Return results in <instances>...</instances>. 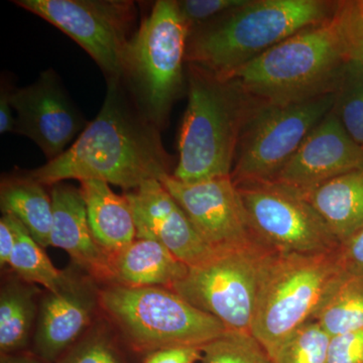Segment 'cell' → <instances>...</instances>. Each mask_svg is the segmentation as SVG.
Wrapping results in <instances>:
<instances>
[{
  "instance_id": "obj_1",
  "label": "cell",
  "mask_w": 363,
  "mask_h": 363,
  "mask_svg": "<svg viewBox=\"0 0 363 363\" xmlns=\"http://www.w3.org/2000/svg\"><path fill=\"white\" fill-rule=\"evenodd\" d=\"M159 128L135 104L123 80L108 81L104 104L64 154L26 175L44 186L100 180L126 192L169 175L171 156Z\"/></svg>"
},
{
  "instance_id": "obj_2",
  "label": "cell",
  "mask_w": 363,
  "mask_h": 363,
  "mask_svg": "<svg viewBox=\"0 0 363 363\" xmlns=\"http://www.w3.org/2000/svg\"><path fill=\"white\" fill-rule=\"evenodd\" d=\"M337 1L248 0L189 35L186 64L229 79L267 50L324 23Z\"/></svg>"
},
{
  "instance_id": "obj_3",
  "label": "cell",
  "mask_w": 363,
  "mask_h": 363,
  "mask_svg": "<svg viewBox=\"0 0 363 363\" xmlns=\"http://www.w3.org/2000/svg\"><path fill=\"white\" fill-rule=\"evenodd\" d=\"M348 61L347 44L333 14L267 50L229 80L250 101L296 104L335 92Z\"/></svg>"
},
{
  "instance_id": "obj_4",
  "label": "cell",
  "mask_w": 363,
  "mask_h": 363,
  "mask_svg": "<svg viewBox=\"0 0 363 363\" xmlns=\"http://www.w3.org/2000/svg\"><path fill=\"white\" fill-rule=\"evenodd\" d=\"M186 65L188 104L172 175L184 183L230 176L247 98L229 79Z\"/></svg>"
},
{
  "instance_id": "obj_5",
  "label": "cell",
  "mask_w": 363,
  "mask_h": 363,
  "mask_svg": "<svg viewBox=\"0 0 363 363\" xmlns=\"http://www.w3.org/2000/svg\"><path fill=\"white\" fill-rule=\"evenodd\" d=\"M190 28L174 0H159L124 52L123 80L145 116L160 130L187 88L184 72Z\"/></svg>"
},
{
  "instance_id": "obj_6",
  "label": "cell",
  "mask_w": 363,
  "mask_h": 363,
  "mask_svg": "<svg viewBox=\"0 0 363 363\" xmlns=\"http://www.w3.org/2000/svg\"><path fill=\"white\" fill-rule=\"evenodd\" d=\"M347 274L335 252L278 253L260 286L252 334L271 358L318 312Z\"/></svg>"
},
{
  "instance_id": "obj_7",
  "label": "cell",
  "mask_w": 363,
  "mask_h": 363,
  "mask_svg": "<svg viewBox=\"0 0 363 363\" xmlns=\"http://www.w3.org/2000/svg\"><path fill=\"white\" fill-rule=\"evenodd\" d=\"M100 306L138 352L169 347H202L225 333L216 318L167 288L111 284L100 291Z\"/></svg>"
},
{
  "instance_id": "obj_8",
  "label": "cell",
  "mask_w": 363,
  "mask_h": 363,
  "mask_svg": "<svg viewBox=\"0 0 363 363\" xmlns=\"http://www.w3.org/2000/svg\"><path fill=\"white\" fill-rule=\"evenodd\" d=\"M279 252L257 238L243 245L214 250L189 267L172 291L216 318L227 330L252 333L260 286Z\"/></svg>"
},
{
  "instance_id": "obj_9",
  "label": "cell",
  "mask_w": 363,
  "mask_h": 363,
  "mask_svg": "<svg viewBox=\"0 0 363 363\" xmlns=\"http://www.w3.org/2000/svg\"><path fill=\"white\" fill-rule=\"evenodd\" d=\"M247 100L230 174L234 185L271 182L332 111L336 91L290 104Z\"/></svg>"
},
{
  "instance_id": "obj_10",
  "label": "cell",
  "mask_w": 363,
  "mask_h": 363,
  "mask_svg": "<svg viewBox=\"0 0 363 363\" xmlns=\"http://www.w3.org/2000/svg\"><path fill=\"white\" fill-rule=\"evenodd\" d=\"M66 33L96 62L108 81L123 79L124 52L135 35L131 0H14Z\"/></svg>"
},
{
  "instance_id": "obj_11",
  "label": "cell",
  "mask_w": 363,
  "mask_h": 363,
  "mask_svg": "<svg viewBox=\"0 0 363 363\" xmlns=\"http://www.w3.org/2000/svg\"><path fill=\"white\" fill-rule=\"evenodd\" d=\"M257 240L279 253L335 252L340 242L303 196L272 183L235 185Z\"/></svg>"
},
{
  "instance_id": "obj_12",
  "label": "cell",
  "mask_w": 363,
  "mask_h": 363,
  "mask_svg": "<svg viewBox=\"0 0 363 363\" xmlns=\"http://www.w3.org/2000/svg\"><path fill=\"white\" fill-rule=\"evenodd\" d=\"M11 99L16 114L14 133L32 140L48 162L64 154L89 123L52 69L42 72L33 84L13 90Z\"/></svg>"
},
{
  "instance_id": "obj_13",
  "label": "cell",
  "mask_w": 363,
  "mask_h": 363,
  "mask_svg": "<svg viewBox=\"0 0 363 363\" xmlns=\"http://www.w3.org/2000/svg\"><path fill=\"white\" fill-rule=\"evenodd\" d=\"M212 250L243 245L255 238L230 176L184 183L172 174L160 180Z\"/></svg>"
},
{
  "instance_id": "obj_14",
  "label": "cell",
  "mask_w": 363,
  "mask_h": 363,
  "mask_svg": "<svg viewBox=\"0 0 363 363\" xmlns=\"http://www.w3.org/2000/svg\"><path fill=\"white\" fill-rule=\"evenodd\" d=\"M363 169V147L344 130L333 108L269 183L301 196L344 174Z\"/></svg>"
},
{
  "instance_id": "obj_15",
  "label": "cell",
  "mask_w": 363,
  "mask_h": 363,
  "mask_svg": "<svg viewBox=\"0 0 363 363\" xmlns=\"http://www.w3.org/2000/svg\"><path fill=\"white\" fill-rule=\"evenodd\" d=\"M124 196L135 216L136 238L159 241L188 267L202 262L213 252L159 180L145 182Z\"/></svg>"
},
{
  "instance_id": "obj_16",
  "label": "cell",
  "mask_w": 363,
  "mask_h": 363,
  "mask_svg": "<svg viewBox=\"0 0 363 363\" xmlns=\"http://www.w3.org/2000/svg\"><path fill=\"white\" fill-rule=\"evenodd\" d=\"M99 296L92 281L73 277L57 292L48 293L40 304L33 354L45 363L58 362L89 326Z\"/></svg>"
},
{
  "instance_id": "obj_17",
  "label": "cell",
  "mask_w": 363,
  "mask_h": 363,
  "mask_svg": "<svg viewBox=\"0 0 363 363\" xmlns=\"http://www.w3.org/2000/svg\"><path fill=\"white\" fill-rule=\"evenodd\" d=\"M51 198L52 247L65 250L93 279L113 284L111 257L93 238L81 189L55 184Z\"/></svg>"
},
{
  "instance_id": "obj_18",
  "label": "cell",
  "mask_w": 363,
  "mask_h": 363,
  "mask_svg": "<svg viewBox=\"0 0 363 363\" xmlns=\"http://www.w3.org/2000/svg\"><path fill=\"white\" fill-rule=\"evenodd\" d=\"M113 284L128 288L159 286L171 290L189 267L159 241L136 238L111 259Z\"/></svg>"
},
{
  "instance_id": "obj_19",
  "label": "cell",
  "mask_w": 363,
  "mask_h": 363,
  "mask_svg": "<svg viewBox=\"0 0 363 363\" xmlns=\"http://www.w3.org/2000/svg\"><path fill=\"white\" fill-rule=\"evenodd\" d=\"M80 183L91 233L111 259L136 240L135 216L130 202L125 196L114 193L104 181Z\"/></svg>"
},
{
  "instance_id": "obj_20",
  "label": "cell",
  "mask_w": 363,
  "mask_h": 363,
  "mask_svg": "<svg viewBox=\"0 0 363 363\" xmlns=\"http://www.w3.org/2000/svg\"><path fill=\"white\" fill-rule=\"evenodd\" d=\"M303 197L339 242L363 226V169L336 177Z\"/></svg>"
},
{
  "instance_id": "obj_21",
  "label": "cell",
  "mask_w": 363,
  "mask_h": 363,
  "mask_svg": "<svg viewBox=\"0 0 363 363\" xmlns=\"http://www.w3.org/2000/svg\"><path fill=\"white\" fill-rule=\"evenodd\" d=\"M0 207L26 227L42 247L51 245L52 223V198L45 186L26 174L1 182Z\"/></svg>"
},
{
  "instance_id": "obj_22",
  "label": "cell",
  "mask_w": 363,
  "mask_h": 363,
  "mask_svg": "<svg viewBox=\"0 0 363 363\" xmlns=\"http://www.w3.org/2000/svg\"><path fill=\"white\" fill-rule=\"evenodd\" d=\"M38 289L7 284L0 294V351L1 357L20 353L30 339L35 321Z\"/></svg>"
},
{
  "instance_id": "obj_23",
  "label": "cell",
  "mask_w": 363,
  "mask_h": 363,
  "mask_svg": "<svg viewBox=\"0 0 363 363\" xmlns=\"http://www.w3.org/2000/svg\"><path fill=\"white\" fill-rule=\"evenodd\" d=\"M13 218L16 242L9 266L23 281L43 286L49 292H57L70 281L72 277L65 272L59 271L26 227L14 217Z\"/></svg>"
},
{
  "instance_id": "obj_24",
  "label": "cell",
  "mask_w": 363,
  "mask_h": 363,
  "mask_svg": "<svg viewBox=\"0 0 363 363\" xmlns=\"http://www.w3.org/2000/svg\"><path fill=\"white\" fill-rule=\"evenodd\" d=\"M315 320L331 336L363 330V276H346Z\"/></svg>"
},
{
  "instance_id": "obj_25",
  "label": "cell",
  "mask_w": 363,
  "mask_h": 363,
  "mask_svg": "<svg viewBox=\"0 0 363 363\" xmlns=\"http://www.w3.org/2000/svg\"><path fill=\"white\" fill-rule=\"evenodd\" d=\"M333 111L355 143L363 147V65L350 60L341 76Z\"/></svg>"
},
{
  "instance_id": "obj_26",
  "label": "cell",
  "mask_w": 363,
  "mask_h": 363,
  "mask_svg": "<svg viewBox=\"0 0 363 363\" xmlns=\"http://www.w3.org/2000/svg\"><path fill=\"white\" fill-rule=\"evenodd\" d=\"M331 336L316 320L298 327L272 355L271 363H328Z\"/></svg>"
},
{
  "instance_id": "obj_27",
  "label": "cell",
  "mask_w": 363,
  "mask_h": 363,
  "mask_svg": "<svg viewBox=\"0 0 363 363\" xmlns=\"http://www.w3.org/2000/svg\"><path fill=\"white\" fill-rule=\"evenodd\" d=\"M203 363H271L252 333L229 331L201 347Z\"/></svg>"
},
{
  "instance_id": "obj_28",
  "label": "cell",
  "mask_w": 363,
  "mask_h": 363,
  "mask_svg": "<svg viewBox=\"0 0 363 363\" xmlns=\"http://www.w3.org/2000/svg\"><path fill=\"white\" fill-rule=\"evenodd\" d=\"M56 363H128V362L111 334L97 329L81 338Z\"/></svg>"
},
{
  "instance_id": "obj_29",
  "label": "cell",
  "mask_w": 363,
  "mask_h": 363,
  "mask_svg": "<svg viewBox=\"0 0 363 363\" xmlns=\"http://www.w3.org/2000/svg\"><path fill=\"white\" fill-rule=\"evenodd\" d=\"M248 0H181L178 2L182 16L192 32L205 23L247 4Z\"/></svg>"
},
{
  "instance_id": "obj_30",
  "label": "cell",
  "mask_w": 363,
  "mask_h": 363,
  "mask_svg": "<svg viewBox=\"0 0 363 363\" xmlns=\"http://www.w3.org/2000/svg\"><path fill=\"white\" fill-rule=\"evenodd\" d=\"M328 363H363V330L332 337Z\"/></svg>"
},
{
  "instance_id": "obj_31",
  "label": "cell",
  "mask_w": 363,
  "mask_h": 363,
  "mask_svg": "<svg viewBox=\"0 0 363 363\" xmlns=\"http://www.w3.org/2000/svg\"><path fill=\"white\" fill-rule=\"evenodd\" d=\"M339 260L348 276H363V226L341 241Z\"/></svg>"
},
{
  "instance_id": "obj_32",
  "label": "cell",
  "mask_w": 363,
  "mask_h": 363,
  "mask_svg": "<svg viewBox=\"0 0 363 363\" xmlns=\"http://www.w3.org/2000/svg\"><path fill=\"white\" fill-rule=\"evenodd\" d=\"M334 18L347 44L353 35L363 30V0L337 1Z\"/></svg>"
},
{
  "instance_id": "obj_33",
  "label": "cell",
  "mask_w": 363,
  "mask_h": 363,
  "mask_svg": "<svg viewBox=\"0 0 363 363\" xmlns=\"http://www.w3.org/2000/svg\"><path fill=\"white\" fill-rule=\"evenodd\" d=\"M202 359L201 347H169L145 355L143 363H196Z\"/></svg>"
},
{
  "instance_id": "obj_34",
  "label": "cell",
  "mask_w": 363,
  "mask_h": 363,
  "mask_svg": "<svg viewBox=\"0 0 363 363\" xmlns=\"http://www.w3.org/2000/svg\"><path fill=\"white\" fill-rule=\"evenodd\" d=\"M16 242V227L13 218L4 214L0 219V264L9 266Z\"/></svg>"
},
{
  "instance_id": "obj_35",
  "label": "cell",
  "mask_w": 363,
  "mask_h": 363,
  "mask_svg": "<svg viewBox=\"0 0 363 363\" xmlns=\"http://www.w3.org/2000/svg\"><path fill=\"white\" fill-rule=\"evenodd\" d=\"M11 92L6 83H2L0 89V133L1 135L16 131V117L13 116V107L11 104Z\"/></svg>"
},
{
  "instance_id": "obj_36",
  "label": "cell",
  "mask_w": 363,
  "mask_h": 363,
  "mask_svg": "<svg viewBox=\"0 0 363 363\" xmlns=\"http://www.w3.org/2000/svg\"><path fill=\"white\" fill-rule=\"evenodd\" d=\"M347 49L350 60L363 65V30L348 40Z\"/></svg>"
},
{
  "instance_id": "obj_37",
  "label": "cell",
  "mask_w": 363,
  "mask_h": 363,
  "mask_svg": "<svg viewBox=\"0 0 363 363\" xmlns=\"http://www.w3.org/2000/svg\"><path fill=\"white\" fill-rule=\"evenodd\" d=\"M1 363H45L37 355L28 354V353H16V354L4 355L1 357Z\"/></svg>"
}]
</instances>
